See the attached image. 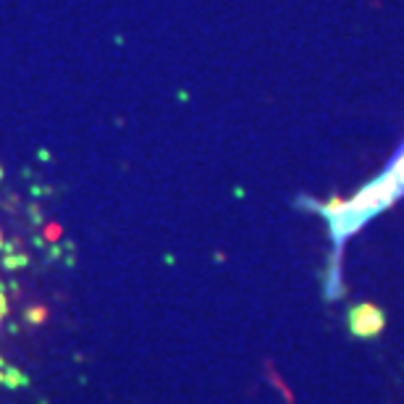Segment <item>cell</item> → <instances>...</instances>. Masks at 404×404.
<instances>
[{"label":"cell","instance_id":"8992f818","mask_svg":"<svg viewBox=\"0 0 404 404\" xmlns=\"http://www.w3.org/2000/svg\"><path fill=\"white\" fill-rule=\"evenodd\" d=\"M0 244H3V236H0Z\"/></svg>","mask_w":404,"mask_h":404},{"label":"cell","instance_id":"277c9868","mask_svg":"<svg viewBox=\"0 0 404 404\" xmlns=\"http://www.w3.org/2000/svg\"><path fill=\"white\" fill-rule=\"evenodd\" d=\"M8 310V302H6V297H3V292H0V315H3Z\"/></svg>","mask_w":404,"mask_h":404},{"label":"cell","instance_id":"5b68a950","mask_svg":"<svg viewBox=\"0 0 404 404\" xmlns=\"http://www.w3.org/2000/svg\"><path fill=\"white\" fill-rule=\"evenodd\" d=\"M0 179H3V168H0Z\"/></svg>","mask_w":404,"mask_h":404},{"label":"cell","instance_id":"6da1fadb","mask_svg":"<svg viewBox=\"0 0 404 404\" xmlns=\"http://www.w3.org/2000/svg\"><path fill=\"white\" fill-rule=\"evenodd\" d=\"M24 262H27V257H6L8 268H16V265H24Z\"/></svg>","mask_w":404,"mask_h":404},{"label":"cell","instance_id":"3957f363","mask_svg":"<svg viewBox=\"0 0 404 404\" xmlns=\"http://www.w3.org/2000/svg\"><path fill=\"white\" fill-rule=\"evenodd\" d=\"M42 315H45V310H29V320H42Z\"/></svg>","mask_w":404,"mask_h":404},{"label":"cell","instance_id":"7a4b0ae2","mask_svg":"<svg viewBox=\"0 0 404 404\" xmlns=\"http://www.w3.org/2000/svg\"><path fill=\"white\" fill-rule=\"evenodd\" d=\"M19 383H24V380H21V375H16L14 370L8 373V386H19Z\"/></svg>","mask_w":404,"mask_h":404}]
</instances>
